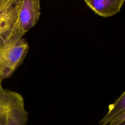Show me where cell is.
I'll return each instance as SVG.
<instances>
[{"label":"cell","mask_w":125,"mask_h":125,"mask_svg":"<svg viewBox=\"0 0 125 125\" xmlns=\"http://www.w3.org/2000/svg\"><path fill=\"white\" fill-rule=\"evenodd\" d=\"M29 49L26 40L18 34L0 37V83L11 77L22 63Z\"/></svg>","instance_id":"6da1fadb"},{"label":"cell","mask_w":125,"mask_h":125,"mask_svg":"<svg viewBox=\"0 0 125 125\" xmlns=\"http://www.w3.org/2000/svg\"><path fill=\"white\" fill-rule=\"evenodd\" d=\"M27 118L22 95L3 88L0 83V125H26Z\"/></svg>","instance_id":"7a4b0ae2"},{"label":"cell","mask_w":125,"mask_h":125,"mask_svg":"<svg viewBox=\"0 0 125 125\" xmlns=\"http://www.w3.org/2000/svg\"><path fill=\"white\" fill-rule=\"evenodd\" d=\"M16 30L21 37L38 22L41 15L39 0H18Z\"/></svg>","instance_id":"3957f363"},{"label":"cell","mask_w":125,"mask_h":125,"mask_svg":"<svg viewBox=\"0 0 125 125\" xmlns=\"http://www.w3.org/2000/svg\"><path fill=\"white\" fill-rule=\"evenodd\" d=\"M18 0H0V37L17 34Z\"/></svg>","instance_id":"277c9868"},{"label":"cell","mask_w":125,"mask_h":125,"mask_svg":"<svg viewBox=\"0 0 125 125\" xmlns=\"http://www.w3.org/2000/svg\"><path fill=\"white\" fill-rule=\"evenodd\" d=\"M125 1V0H84V2L95 14L105 18L113 16L118 13Z\"/></svg>","instance_id":"5b68a950"},{"label":"cell","mask_w":125,"mask_h":125,"mask_svg":"<svg viewBox=\"0 0 125 125\" xmlns=\"http://www.w3.org/2000/svg\"><path fill=\"white\" fill-rule=\"evenodd\" d=\"M108 108V111L100 121L99 125H106L125 110V91Z\"/></svg>","instance_id":"8992f818"},{"label":"cell","mask_w":125,"mask_h":125,"mask_svg":"<svg viewBox=\"0 0 125 125\" xmlns=\"http://www.w3.org/2000/svg\"><path fill=\"white\" fill-rule=\"evenodd\" d=\"M125 122V110L112 120L108 125H119Z\"/></svg>","instance_id":"52a82bcc"},{"label":"cell","mask_w":125,"mask_h":125,"mask_svg":"<svg viewBox=\"0 0 125 125\" xmlns=\"http://www.w3.org/2000/svg\"><path fill=\"white\" fill-rule=\"evenodd\" d=\"M123 123H124V124L123 125H125V122H124Z\"/></svg>","instance_id":"ba28073f"},{"label":"cell","mask_w":125,"mask_h":125,"mask_svg":"<svg viewBox=\"0 0 125 125\" xmlns=\"http://www.w3.org/2000/svg\"></svg>","instance_id":"9c48e42d"}]
</instances>
